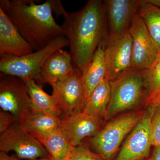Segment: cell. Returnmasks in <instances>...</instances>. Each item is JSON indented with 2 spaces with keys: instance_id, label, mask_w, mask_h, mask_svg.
Listing matches in <instances>:
<instances>
[{
  "instance_id": "obj_28",
  "label": "cell",
  "mask_w": 160,
  "mask_h": 160,
  "mask_svg": "<svg viewBox=\"0 0 160 160\" xmlns=\"http://www.w3.org/2000/svg\"><path fill=\"white\" fill-rule=\"evenodd\" d=\"M146 3L160 8V0H144Z\"/></svg>"
},
{
  "instance_id": "obj_3",
  "label": "cell",
  "mask_w": 160,
  "mask_h": 160,
  "mask_svg": "<svg viewBox=\"0 0 160 160\" xmlns=\"http://www.w3.org/2000/svg\"><path fill=\"white\" fill-rule=\"evenodd\" d=\"M147 70L132 68L118 78L110 81L111 97L105 119L138 106L146 94Z\"/></svg>"
},
{
  "instance_id": "obj_26",
  "label": "cell",
  "mask_w": 160,
  "mask_h": 160,
  "mask_svg": "<svg viewBox=\"0 0 160 160\" xmlns=\"http://www.w3.org/2000/svg\"><path fill=\"white\" fill-rule=\"evenodd\" d=\"M149 160H160V147H155L153 152Z\"/></svg>"
},
{
  "instance_id": "obj_27",
  "label": "cell",
  "mask_w": 160,
  "mask_h": 160,
  "mask_svg": "<svg viewBox=\"0 0 160 160\" xmlns=\"http://www.w3.org/2000/svg\"><path fill=\"white\" fill-rule=\"evenodd\" d=\"M0 160H20L14 157L8 155L6 152H0Z\"/></svg>"
},
{
  "instance_id": "obj_4",
  "label": "cell",
  "mask_w": 160,
  "mask_h": 160,
  "mask_svg": "<svg viewBox=\"0 0 160 160\" xmlns=\"http://www.w3.org/2000/svg\"><path fill=\"white\" fill-rule=\"evenodd\" d=\"M69 46L64 36L52 40L42 49L22 57L7 56L0 59L1 73L16 77L24 80L40 79V72L48 58L58 49Z\"/></svg>"
},
{
  "instance_id": "obj_14",
  "label": "cell",
  "mask_w": 160,
  "mask_h": 160,
  "mask_svg": "<svg viewBox=\"0 0 160 160\" xmlns=\"http://www.w3.org/2000/svg\"><path fill=\"white\" fill-rule=\"evenodd\" d=\"M34 51L0 8V58L22 57Z\"/></svg>"
},
{
  "instance_id": "obj_7",
  "label": "cell",
  "mask_w": 160,
  "mask_h": 160,
  "mask_svg": "<svg viewBox=\"0 0 160 160\" xmlns=\"http://www.w3.org/2000/svg\"><path fill=\"white\" fill-rule=\"evenodd\" d=\"M0 150L6 153L14 151L22 159L35 160L49 156L40 141L23 129L18 122L1 134Z\"/></svg>"
},
{
  "instance_id": "obj_13",
  "label": "cell",
  "mask_w": 160,
  "mask_h": 160,
  "mask_svg": "<svg viewBox=\"0 0 160 160\" xmlns=\"http://www.w3.org/2000/svg\"><path fill=\"white\" fill-rule=\"evenodd\" d=\"M102 119L84 112L66 118L60 119L59 128L70 145H82L86 138L93 136L101 129Z\"/></svg>"
},
{
  "instance_id": "obj_8",
  "label": "cell",
  "mask_w": 160,
  "mask_h": 160,
  "mask_svg": "<svg viewBox=\"0 0 160 160\" xmlns=\"http://www.w3.org/2000/svg\"><path fill=\"white\" fill-rule=\"evenodd\" d=\"M129 32L132 40V68L149 70L160 52L138 13L134 17Z\"/></svg>"
},
{
  "instance_id": "obj_10",
  "label": "cell",
  "mask_w": 160,
  "mask_h": 160,
  "mask_svg": "<svg viewBox=\"0 0 160 160\" xmlns=\"http://www.w3.org/2000/svg\"><path fill=\"white\" fill-rule=\"evenodd\" d=\"M107 37L115 38L129 31L134 17L138 13L141 0H105Z\"/></svg>"
},
{
  "instance_id": "obj_12",
  "label": "cell",
  "mask_w": 160,
  "mask_h": 160,
  "mask_svg": "<svg viewBox=\"0 0 160 160\" xmlns=\"http://www.w3.org/2000/svg\"><path fill=\"white\" fill-rule=\"evenodd\" d=\"M1 110L14 115L18 120L31 106L26 82L13 76L0 74Z\"/></svg>"
},
{
  "instance_id": "obj_2",
  "label": "cell",
  "mask_w": 160,
  "mask_h": 160,
  "mask_svg": "<svg viewBox=\"0 0 160 160\" xmlns=\"http://www.w3.org/2000/svg\"><path fill=\"white\" fill-rule=\"evenodd\" d=\"M35 0H1L0 8L35 51L64 36L53 17L52 0L37 4Z\"/></svg>"
},
{
  "instance_id": "obj_20",
  "label": "cell",
  "mask_w": 160,
  "mask_h": 160,
  "mask_svg": "<svg viewBox=\"0 0 160 160\" xmlns=\"http://www.w3.org/2000/svg\"><path fill=\"white\" fill-rule=\"evenodd\" d=\"M39 141L53 160H66L72 147L59 127Z\"/></svg>"
},
{
  "instance_id": "obj_15",
  "label": "cell",
  "mask_w": 160,
  "mask_h": 160,
  "mask_svg": "<svg viewBox=\"0 0 160 160\" xmlns=\"http://www.w3.org/2000/svg\"><path fill=\"white\" fill-rule=\"evenodd\" d=\"M75 68L70 52L58 49L46 60L41 69L38 85L50 86L67 77Z\"/></svg>"
},
{
  "instance_id": "obj_17",
  "label": "cell",
  "mask_w": 160,
  "mask_h": 160,
  "mask_svg": "<svg viewBox=\"0 0 160 160\" xmlns=\"http://www.w3.org/2000/svg\"><path fill=\"white\" fill-rule=\"evenodd\" d=\"M103 43L99 46L90 64L82 73V81L86 99L91 92L102 82L107 78L105 52Z\"/></svg>"
},
{
  "instance_id": "obj_19",
  "label": "cell",
  "mask_w": 160,
  "mask_h": 160,
  "mask_svg": "<svg viewBox=\"0 0 160 160\" xmlns=\"http://www.w3.org/2000/svg\"><path fill=\"white\" fill-rule=\"evenodd\" d=\"M26 84L32 108L54 117L60 118L61 112L52 95H49L34 80L26 81Z\"/></svg>"
},
{
  "instance_id": "obj_22",
  "label": "cell",
  "mask_w": 160,
  "mask_h": 160,
  "mask_svg": "<svg viewBox=\"0 0 160 160\" xmlns=\"http://www.w3.org/2000/svg\"><path fill=\"white\" fill-rule=\"evenodd\" d=\"M146 107H156L160 103V54L151 68L146 72Z\"/></svg>"
},
{
  "instance_id": "obj_29",
  "label": "cell",
  "mask_w": 160,
  "mask_h": 160,
  "mask_svg": "<svg viewBox=\"0 0 160 160\" xmlns=\"http://www.w3.org/2000/svg\"><path fill=\"white\" fill-rule=\"evenodd\" d=\"M35 160H53L50 158V156L47 157H44Z\"/></svg>"
},
{
  "instance_id": "obj_9",
  "label": "cell",
  "mask_w": 160,
  "mask_h": 160,
  "mask_svg": "<svg viewBox=\"0 0 160 160\" xmlns=\"http://www.w3.org/2000/svg\"><path fill=\"white\" fill-rule=\"evenodd\" d=\"M132 45L129 31L121 36L106 38L103 45L109 81L118 78L132 69Z\"/></svg>"
},
{
  "instance_id": "obj_23",
  "label": "cell",
  "mask_w": 160,
  "mask_h": 160,
  "mask_svg": "<svg viewBox=\"0 0 160 160\" xmlns=\"http://www.w3.org/2000/svg\"><path fill=\"white\" fill-rule=\"evenodd\" d=\"M66 160H104L100 155L91 151L87 146L72 147Z\"/></svg>"
},
{
  "instance_id": "obj_18",
  "label": "cell",
  "mask_w": 160,
  "mask_h": 160,
  "mask_svg": "<svg viewBox=\"0 0 160 160\" xmlns=\"http://www.w3.org/2000/svg\"><path fill=\"white\" fill-rule=\"evenodd\" d=\"M111 97L110 81L106 78L87 98L83 112L100 118H105Z\"/></svg>"
},
{
  "instance_id": "obj_25",
  "label": "cell",
  "mask_w": 160,
  "mask_h": 160,
  "mask_svg": "<svg viewBox=\"0 0 160 160\" xmlns=\"http://www.w3.org/2000/svg\"><path fill=\"white\" fill-rule=\"evenodd\" d=\"M18 120L14 115L7 112L0 111V133L5 132Z\"/></svg>"
},
{
  "instance_id": "obj_24",
  "label": "cell",
  "mask_w": 160,
  "mask_h": 160,
  "mask_svg": "<svg viewBox=\"0 0 160 160\" xmlns=\"http://www.w3.org/2000/svg\"><path fill=\"white\" fill-rule=\"evenodd\" d=\"M152 146L160 147V103L156 106L150 122Z\"/></svg>"
},
{
  "instance_id": "obj_16",
  "label": "cell",
  "mask_w": 160,
  "mask_h": 160,
  "mask_svg": "<svg viewBox=\"0 0 160 160\" xmlns=\"http://www.w3.org/2000/svg\"><path fill=\"white\" fill-rule=\"evenodd\" d=\"M59 118L36 110L32 106L20 117L18 123L23 129L40 141L59 127Z\"/></svg>"
},
{
  "instance_id": "obj_21",
  "label": "cell",
  "mask_w": 160,
  "mask_h": 160,
  "mask_svg": "<svg viewBox=\"0 0 160 160\" xmlns=\"http://www.w3.org/2000/svg\"><path fill=\"white\" fill-rule=\"evenodd\" d=\"M138 14L160 52V8L141 0Z\"/></svg>"
},
{
  "instance_id": "obj_11",
  "label": "cell",
  "mask_w": 160,
  "mask_h": 160,
  "mask_svg": "<svg viewBox=\"0 0 160 160\" xmlns=\"http://www.w3.org/2000/svg\"><path fill=\"white\" fill-rule=\"evenodd\" d=\"M156 107H149L132 130L115 160H142L148 157L151 147L150 122Z\"/></svg>"
},
{
  "instance_id": "obj_5",
  "label": "cell",
  "mask_w": 160,
  "mask_h": 160,
  "mask_svg": "<svg viewBox=\"0 0 160 160\" xmlns=\"http://www.w3.org/2000/svg\"><path fill=\"white\" fill-rule=\"evenodd\" d=\"M145 111L131 112L115 119L89 139L90 146L104 160H110L127 135L142 118Z\"/></svg>"
},
{
  "instance_id": "obj_6",
  "label": "cell",
  "mask_w": 160,
  "mask_h": 160,
  "mask_svg": "<svg viewBox=\"0 0 160 160\" xmlns=\"http://www.w3.org/2000/svg\"><path fill=\"white\" fill-rule=\"evenodd\" d=\"M82 72L77 68L67 77L51 85L52 96L61 112L60 119L83 112L86 97L82 81Z\"/></svg>"
},
{
  "instance_id": "obj_1",
  "label": "cell",
  "mask_w": 160,
  "mask_h": 160,
  "mask_svg": "<svg viewBox=\"0 0 160 160\" xmlns=\"http://www.w3.org/2000/svg\"><path fill=\"white\" fill-rule=\"evenodd\" d=\"M52 4L53 12L64 18L61 27L69 41L73 65L83 73L107 37L104 1L89 0L81 10L71 12L59 0H52Z\"/></svg>"
}]
</instances>
